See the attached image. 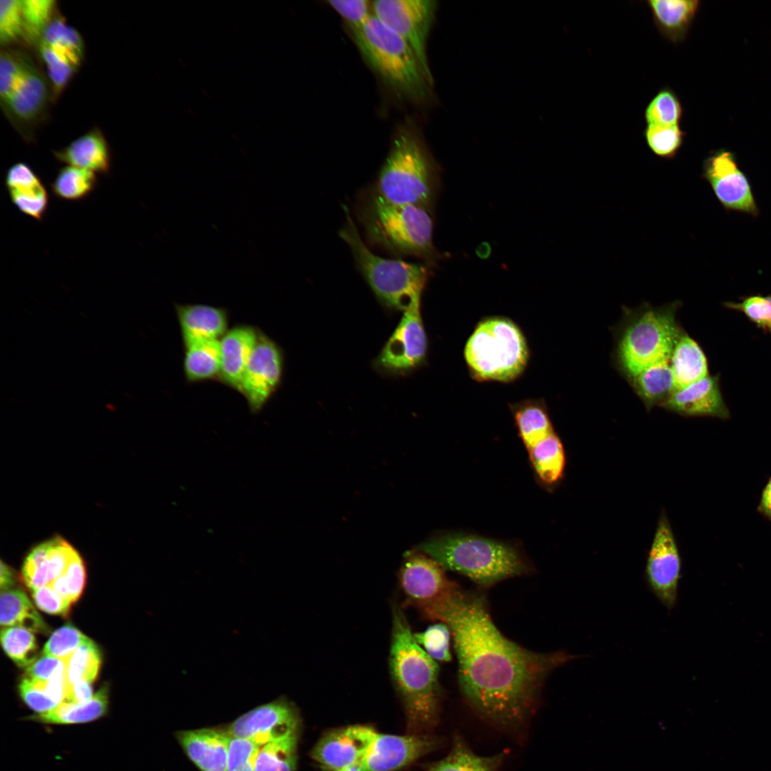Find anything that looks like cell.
<instances>
[{"mask_svg": "<svg viewBox=\"0 0 771 771\" xmlns=\"http://www.w3.org/2000/svg\"><path fill=\"white\" fill-rule=\"evenodd\" d=\"M632 379L636 393L648 408L660 405L675 390L670 360L651 365Z\"/></svg>", "mask_w": 771, "mask_h": 771, "instance_id": "32", "label": "cell"}, {"mask_svg": "<svg viewBox=\"0 0 771 771\" xmlns=\"http://www.w3.org/2000/svg\"><path fill=\"white\" fill-rule=\"evenodd\" d=\"M0 623L3 628L16 626L41 633L49 631L31 601L19 589L1 592Z\"/></svg>", "mask_w": 771, "mask_h": 771, "instance_id": "31", "label": "cell"}, {"mask_svg": "<svg viewBox=\"0 0 771 771\" xmlns=\"http://www.w3.org/2000/svg\"><path fill=\"white\" fill-rule=\"evenodd\" d=\"M344 211L346 223L338 235L349 246L358 270L378 299L390 308L403 311L420 301L427 267L373 253L361 238L348 208L344 207Z\"/></svg>", "mask_w": 771, "mask_h": 771, "instance_id": "7", "label": "cell"}, {"mask_svg": "<svg viewBox=\"0 0 771 771\" xmlns=\"http://www.w3.org/2000/svg\"><path fill=\"white\" fill-rule=\"evenodd\" d=\"M357 216L369 244L392 255L420 258L428 265L438 258L429 209L389 202L373 188L359 201Z\"/></svg>", "mask_w": 771, "mask_h": 771, "instance_id": "3", "label": "cell"}, {"mask_svg": "<svg viewBox=\"0 0 771 771\" xmlns=\"http://www.w3.org/2000/svg\"><path fill=\"white\" fill-rule=\"evenodd\" d=\"M771 330V329H770Z\"/></svg>", "mask_w": 771, "mask_h": 771, "instance_id": "61", "label": "cell"}, {"mask_svg": "<svg viewBox=\"0 0 771 771\" xmlns=\"http://www.w3.org/2000/svg\"><path fill=\"white\" fill-rule=\"evenodd\" d=\"M79 555L64 538H50L29 550L23 563L22 580L31 591L49 585L66 573Z\"/></svg>", "mask_w": 771, "mask_h": 771, "instance_id": "19", "label": "cell"}, {"mask_svg": "<svg viewBox=\"0 0 771 771\" xmlns=\"http://www.w3.org/2000/svg\"><path fill=\"white\" fill-rule=\"evenodd\" d=\"M530 462L538 478L546 484L558 481L564 470L563 446L553 432L528 449Z\"/></svg>", "mask_w": 771, "mask_h": 771, "instance_id": "34", "label": "cell"}, {"mask_svg": "<svg viewBox=\"0 0 771 771\" xmlns=\"http://www.w3.org/2000/svg\"><path fill=\"white\" fill-rule=\"evenodd\" d=\"M465 358L480 380L513 381L525 370L528 351L519 328L511 321L493 318L480 322L465 347Z\"/></svg>", "mask_w": 771, "mask_h": 771, "instance_id": "8", "label": "cell"}, {"mask_svg": "<svg viewBox=\"0 0 771 771\" xmlns=\"http://www.w3.org/2000/svg\"><path fill=\"white\" fill-rule=\"evenodd\" d=\"M389 667L403 702L408 734H423L438 722L442 691L439 667L416 642L401 608L392 609Z\"/></svg>", "mask_w": 771, "mask_h": 771, "instance_id": "2", "label": "cell"}, {"mask_svg": "<svg viewBox=\"0 0 771 771\" xmlns=\"http://www.w3.org/2000/svg\"><path fill=\"white\" fill-rule=\"evenodd\" d=\"M298 735L260 747L255 771H296Z\"/></svg>", "mask_w": 771, "mask_h": 771, "instance_id": "37", "label": "cell"}, {"mask_svg": "<svg viewBox=\"0 0 771 771\" xmlns=\"http://www.w3.org/2000/svg\"><path fill=\"white\" fill-rule=\"evenodd\" d=\"M101 663L100 651L89 639L66 658V675L68 682L85 680L92 683L98 675Z\"/></svg>", "mask_w": 771, "mask_h": 771, "instance_id": "41", "label": "cell"}, {"mask_svg": "<svg viewBox=\"0 0 771 771\" xmlns=\"http://www.w3.org/2000/svg\"><path fill=\"white\" fill-rule=\"evenodd\" d=\"M436 8V1L433 0L373 1V16L409 45L432 85L433 79L428 61L426 46Z\"/></svg>", "mask_w": 771, "mask_h": 771, "instance_id": "10", "label": "cell"}, {"mask_svg": "<svg viewBox=\"0 0 771 771\" xmlns=\"http://www.w3.org/2000/svg\"><path fill=\"white\" fill-rule=\"evenodd\" d=\"M91 683L78 680L69 683L65 700L63 702H82L90 700L93 694Z\"/></svg>", "mask_w": 771, "mask_h": 771, "instance_id": "56", "label": "cell"}, {"mask_svg": "<svg viewBox=\"0 0 771 771\" xmlns=\"http://www.w3.org/2000/svg\"><path fill=\"white\" fill-rule=\"evenodd\" d=\"M675 390L683 388L707 376L706 357L699 345L682 333L670 357Z\"/></svg>", "mask_w": 771, "mask_h": 771, "instance_id": "28", "label": "cell"}, {"mask_svg": "<svg viewBox=\"0 0 771 771\" xmlns=\"http://www.w3.org/2000/svg\"><path fill=\"white\" fill-rule=\"evenodd\" d=\"M24 35L21 0L0 1V42L7 46Z\"/></svg>", "mask_w": 771, "mask_h": 771, "instance_id": "48", "label": "cell"}, {"mask_svg": "<svg viewBox=\"0 0 771 771\" xmlns=\"http://www.w3.org/2000/svg\"><path fill=\"white\" fill-rule=\"evenodd\" d=\"M85 583L86 567L81 555H79L72 562L66 573L49 586L64 599L73 603L82 594Z\"/></svg>", "mask_w": 771, "mask_h": 771, "instance_id": "49", "label": "cell"}, {"mask_svg": "<svg viewBox=\"0 0 771 771\" xmlns=\"http://www.w3.org/2000/svg\"><path fill=\"white\" fill-rule=\"evenodd\" d=\"M366 61L397 95L413 102L428 99L433 85L409 45L373 15L352 33Z\"/></svg>", "mask_w": 771, "mask_h": 771, "instance_id": "6", "label": "cell"}, {"mask_svg": "<svg viewBox=\"0 0 771 771\" xmlns=\"http://www.w3.org/2000/svg\"><path fill=\"white\" fill-rule=\"evenodd\" d=\"M340 771H364L361 762H357L341 769Z\"/></svg>", "mask_w": 771, "mask_h": 771, "instance_id": "59", "label": "cell"}, {"mask_svg": "<svg viewBox=\"0 0 771 771\" xmlns=\"http://www.w3.org/2000/svg\"><path fill=\"white\" fill-rule=\"evenodd\" d=\"M89 640L75 627L66 624L53 633L44 645L43 655L66 659Z\"/></svg>", "mask_w": 771, "mask_h": 771, "instance_id": "47", "label": "cell"}, {"mask_svg": "<svg viewBox=\"0 0 771 771\" xmlns=\"http://www.w3.org/2000/svg\"><path fill=\"white\" fill-rule=\"evenodd\" d=\"M259 748L251 741L231 736L226 771H255Z\"/></svg>", "mask_w": 771, "mask_h": 771, "instance_id": "51", "label": "cell"}, {"mask_svg": "<svg viewBox=\"0 0 771 771\" xmlns=\"http://www.w3.org/2000/svg\"><path fill=\"white\" fill-rule=\"evenodd\" d=\"M259 332L249 326H238L227 331L220 339L219 377L230 387L238 390L246 366L258 341Z\"/></svg>", "mask_w": 771, "mask_h": 771, "instance_id": "26", "label": "cell"}, {"mask_svg": "<svg viewBox=\"0 0 771 771\" xmlns=\"http://www.w3.org/2000/svg\"><path fill=\"white\" fill-rule=\"evenodd\" d=\"M55 158L67 166L108 175L111 168V153L103 132L94 128L64 148L52 151Z\"/></svg>", "mask_w": 771, "mask_h": 771, "instance_id": "24", "label": "cell"}, {"mask_svg": "<svg viewBox=\"0 0 771 771\" xmlns=\"http://www.w3.org/2000/svg\"><path fill=\"white\" fill-rule=\"evenodd\" d=\"M184 346L220 340L227 332L228 316L223 308L206 304H176Z\"/></svg>", "mask_w": 771, "mask_h": 771, "instance_id": "25", "label": "cell"}, {"mask_svg": "<svg viewBox=\"0 0 771 771\" xmlns=\"http://www.w3.org/2000/svg\"><path fill=\"white\" fill-rule=\"evenodd\" d=\"M329 6L348 24L352 33L363 28L373 16V1L368 0H329Z\"/></svg>", "mask_w": 771, "mask_h": 771, "instance_id": "50", "label": "cell"}, {"mask_svg": "<svg viewBox=\"0 0 771 771\" xmlns=\"http://www.w3.org/2000/svg\"><path fill=\"white\" fill-rule=\"evenodd\" d=\"M51 97L49 84L29 59L24 76L4 108L12 119L22 124H34L45 111Z\"/></svg>", "mask_w": 771, "mask_h": 771, "instance_id": "22", "label": "cell"}, {"mask_svg": "<svg viewBox=\"0 0 771 771\" xmlns=\"http://www.w3.org/2000/svg\"><path fill=\"white\" fill-rule=\"evenodd\" d=\"M32 597L42 611L64 617L68 615L72 604L49 585L33 590Z\"/></svg>", "mask_w": 771, "mask_h": 771, "instance_id": "53", "label": "cell"}, {"mask_svg": "<svg viewBox=\"0 0 771 771\" xmlns=\"http://www.w3.org/2000/svg\"><path fill=\"white\" fill-rule=\"evenodd\" d=\"M771 514V513H770Z\"/></svg>", "mask_w": 771, "mask_h": 771, "instance_id": "60", "label": "cell"}, {"mask_svg": "<svg viewBox=\"0 0 771 771\" xmlns=\"http://www.w3.org/2000/svg\"><path fill=\"white\" fill-rule=\"evenodd\" d=\"M1 642L5 652L18 666L27 667L36 660L38 645L32 631L16 626L2 628Z\"/></svg>", "mask_w": 771, "mask_h": 771, "instance_id": "40", "label": "cell"}, {"mask_svg": "<svg viewBox=\"0 0 771 771\" xmlns=\"http://www.w3.org/2000/svg\"><path fill=\"white\" fill-rule=\"evenodd\" d=\"M443 568L462 574L481 587L527 574L531 568L518 548L475 535L450 533L430 539L419 548Z\"/></svg>", "mask_w": 771, "mask_h": 771, "instance_id": "4", "label": "cell"}, {"mask_svg": "<svg viewBox=\"0 0 771 771\" xmlns=\"http://www.w3.org/2000/svg\"><path fill=\"white\" fill-rule=\"evenodd\" d=\"M422 614L448 626L464 697L503 727L523 724L548 675L579 657L562 650L537 652L510 640L494 624L484 596L459 586Z\"/></svg>", "mask_w": 771, "mask_h": 771, "instance_id": "1", "label": "cell"}, {"mask_svg": "<svg viewBox=\"0 0 771 771\" xmlns=\"http://www.w3.org/2000/svg\"><path fill=\"white\" fill-rule=\"evenodd\" d=\"M282 371L283 358L278 346L259 332L238 388L252 412L260 410L273 394Z\"/></svg>", "mask_w": 771, "mask_h": 771, "instance_id": "15", "label": "cell"}, {"mask_svg": "<svg viewBox=\"0 0 771 771\" xmlns=\"http://www.w3.org/2000/svg\"><path fill=\"white\" fill-rule=\"evenodd\" d=\"M14 572L2 560L1 562L0 588L1 591L11 589L15 584Z\"/></svg>", "mask_w": 771, "mask_h": 771, "instance_id": "57", "label": "cell"}, {"mask_svg": "<svg viewBox=\"0 0 771 771\" xmlns=\"http://www.w3.org/2000/svg\"><path fill=\"white\" fill-rule=\"evenodd\" d=\"M66 659L44 655L26 667L25 677L31 681L44 682L66 671Z\"/></svg>", "mask_w": 771, "mask_h": 771, "instance_id": "52", "label": "cell"}, {"mask_svg": "<svg viewBox=\"0 0 771 771\" xmlns=\"http://www.w3.org/2000/svg\"><path fill=\"white\" fill-rule=\"evenodd\" d=\"M703 176L726 208L755 214L757 206L750 185L731 153L720 151L704 162Z\"/></svg>", "mask_w": 771, "mask_h": 771, "instance_id": "17", "label": "cell"}, {"mask_svg": "<svg viewBox=\"0 0 771 771\" xmlns=\"http://www.w3.org/2000/svg\"><path fill=\"white\" fill-rule=\"evenodd\" d=\"M176 739L201 771H226L231 735L227 730L201 728L178 731Z\"/></svg>", "mask_w": 771, "mask_h": 771, "instance_id": "20", "label": "cell"}, {"mask_svg": "<svg viewBox=\"0 0 771 771\" xmlns=\"http://www.w3.org/2000/svg\"><path fill=\"white\" fill-rule=\"evenodd\" d=\"M108 698V687L103 686L87 701L64 702L49 712L34 715L31 719L42 723L55 725L91 722L102 717L107 712Z\"/></svg>", "mask_w": 771, "mask_h": 771, "instance_id": "29", "label": "cell"}, {"mask_svg": "<svg viewBox=\"0 0 771 771\" xmlns=\"http://www.w3.org/2000/svg\"><path fill=\"white\" fill-rule=\"evenodd\" d=\"M679 305L645 308L625 327L618 346L620 363L631 377L656 363L670 360L682 335L675 318Z\"/></svg>", "mask_w": 771, "mask_h": 771, "instance_id": "9", "label": "cell"}, {"mask_svg": "<svg viewBox=\"0 0 771 771\" xmlns=\"http://www.w3.org/2000/svg\"><path fill=\"white\" fill-rule=\"evenodd\" d=\"M426 351V334L420 301H418L404 311L400 323L377 358V366L389 373H405L421 364Z\"/></svg>", "mask_w": 771, "mask_h": 771, "instance_id": "14", "label": "cell"}, {"mask_svg": "<svg viewBox=\"0 0 771 771\" xmlns=\"http://www.w3.org/2000/svg\"><path fill=\"white\" fill-rule=\"evenodd\" d=\"M762 505L765 510L771 513V479L767 483L762 494Z\"/></svg>", "mask_w": 771, "mask_h": 771, "instance_id": "58", "label": "cell"}, {"mask_svg": "<svg viewBox=\"0 0 771 771\" xmlns=\"http://www.w3.org/2000/svg\"><path fill=\"white\" fill-rule=\"evenodd\" d=\"M38 46L47 70L51 98L56 100L82 62L64 50L45 42L39 41Z\"/></svg>", "mask_w": 771, "mask_h": 771, "instance_id": "35", "label": "cell"}, {"mask_svg": "<svg viewBox=\"0 0 771 771\" xmlns=\"http://www.w3.org/2000/svg\"><path fill=\"white\" fill-rule=\"evenodd\" d=\"M24 35L28 41L39 43L41 37L55 16L54 0H21Z\"/></svg>", "mask_w": 771, "mask_h": 771, "instance_id": "43", "label": "cell"}, {"mask_svg": "<svg viewBox=\"0 0 771 771\" xmlns=\"http://www.w3.org/2000/svg\"><path fill=\"white\" fill-rule=\"evenodd\" d=\"M519 435L527 450L554 432L547 411L542 405L530 403L515 413Z\"/></svg>", "mask_w": 771, "mask_h": 771, "instance_id": "38", "label": "cell"}, {"mask_svg": "<svg viewBox=\"0 0 771 771\" xmlns=\"http://www.w3.org/2000/svg\"><path fill=\"white\" fill-rule=\"evenodd\" d=\"M683 109L675 91L669 86L662 87L651 99L644 112L647 125L680 126Z\"/></svg>", "mask_w": 771, "mask_h": 771, "instance_id": "39", "label": "cell"}, {"mask_svg": "<svg viewBox=\"0 0 771 771\" xmlns=\"http://www.w3.org/2000/svg\"><path fill=\"white\" fill-rule=\"evenodd\" d=\"M39 41L61 49L81 61L84 59L85 47L83 38L76 29L67 24L63 17H54Z\"/></svg>", "mask_w": 771, "mask_h": 771, "instance_id": "44", "label": "cell"}, {"mask_svg": "<svg viewBox=\"0 0 771 771\" xmlns=\"http://www.w3.org/2000/svg\"><path fill=\"white\" fill-rule=\"evenodd\" d=\"M98 185L96 173L75 166L61 167L51 183L54 196L66 201H79L93 193Z\"/></svg>", "mask_w": 771, "mask_h": 771, "instance_id": "36", "label": "cell"}, {"mask_svg": "<svg viewBox=\"0 0 771 771\" xmlns=\"http://www.w3.org/2000/svg\"><path fill=\"white\" fill-rule=\"evenodd\" d=\"M376 733L371 727L361 725L329 731L319 739L311 755L325 770L340 771L361 762Z\"/></svg>", "mask_w": 771, "mask_h": 771, "instance_id": "18", "label": "cell"}, {"mask_svg": "<svg viewBox=\"0 0 771 771\" xmlns=\"http://www.w3.org/2000/svg\"><path fill=\"white\" fill-rule=\"evenodd\" d=\"M438 184L435 165L423 142L408 128H400L379 171L375 190L389 202L430 210Z\"/></svg>", "mask_w": 771, "mask_h": 771, "instance_id": "5", "label": "cell"}, {"mask_svg": "<svg viewBox=\"0 0 771 771\" xmlns=\"http://www.w3.org/2000/svg\"><path fill=\"white\" fill-rule=\"evenodd\" d=\"M732 306L741 310L755 323L771 329V296H752Z\"/></svg>", "mask_w": 771, "mask_h": 771, "instance_id": "54", "label": "cell"}, {"mask_svg": "<svg viewBox=\"0 0 771 771\" xmlns=\"http://www.w3.org/2000/svg\"><path fill=\"white\" fill-rule=\"evenodd\" d=\"M440 738L428 733L395 735L376 732L361 761L364 771H395L438 748Z\"/></svg>", "mask_w": 771, "mask_h": 771, "instance_id": "16", "label": "cell"}, {"mask_svg": "<svg viewBox=\"0 0 771 771\" xmlns=\"http://www.w3.org/2000/svg\"><path fill=\"white\" fill-rule=\"evenodd\" d=\"M399 579L406 603L421 613L458 587L447 577L443 567L423 552L407 553Z\"/></svg>", "mask_w": 771, "mask_h": 771, "instance_id": "13", "label": "cell"}, {"mask_svg": "<svg viewBox=\"0 0 771 771\" xmlns=\"http://www.w3.org/2000/svg\"><path fill=\"white\" fill-rule=\"evenodd\" d=\"M19 690L24 702L36 714L49 712L59 705L36 688L25 677L19 683Z\"/></svg>", "mask_w": 771, "mask_h": 771, "instance_id": "55", "label": "cell"}, {"mask_svg": "<svg viewBox=\"0 0 771 771\" xmlns=\"http://www.w3.org/2000/svg\"><path fill=\"white\" fill-rule=\"evenodd\" d=\"M183 370L188 381H201L219 376L220 340L198 341L185 346Z\"/></svg>", "mask_w": 771, "mask_h": 771, "instance_id": "33", "label": "cell"}, {"mask_svg": "<svg viewBox=\"0 0 771 771\" xmlns=\"http://www.w3.org/2000/svg\"><path fill=\"white\" fill-rule=\"evenodd\" d=\"M507 753L483 757L474 753L458 735L453 737L451 750L443 759L424 764L425 771H499Z\"/></svg>", "mask_w": 771, "mask_h": 771, "instance_id": "30", "label": "cell"}, {"mask_svg": "<svg viewBox=\"0 0 771 771\" xmlns=\"http://www.w3.org/2000/svg\"><path fill=\"white\" fill-rule=\"evenodd\" d=\"M5 186L12 203L22 213L41 221L49 206V194L39 176L24 162L11 165Z\"/></svg>", "mask_w": 771, "mask_h": 771, "instance_id": "21", "label": "cell"}, {"mask_svg": "<svg viewBox=\"0 0 771 771\" xmlns=\"http://www.w3.org/2000/svg\"><path fill=\"white\" fill-rule=\"evenodd\" d=\"M29 58L23 53L1 50L0 54V99L5 106L24 76Z\"/></svg>", "mask_w": 771, "mask_h": 771, "instance_id": "45", "label": "cell"}, {"mask_svg": "<svg viewBox=\"0 0 771 771\" xmlns=\"http://www.w3.org/2000/svg\"><path fill=\"white\" fill-rule=\"evenodd\" d=\"M681 560L671 528L663 515L648 553L645 579L656 598L668 611L677 604Z\"/></svg>", "mask_w": 771, "mask_h": 771, "instance_id": "12", "label": "cell"}, {"mask_svg": "<svg viewBox=\"0 0 771 771\" xmlns=\"http://www.w3.org/2000/svg\"><path fill=\"white\" fill-rule=\"evenodd\" d=\"M685 133L680 126L647 125L643 131L645 143L653 154L673 159L681 148Z\"/></svg>", "mask_w": 771, "mask_h": 771, "instance_id": "42", "label": "cell"}, {"mask_svg": "<svg viewBox=\"0 0 771 771\" xmlns=\"http://www.w3.org/2000/svg\"><path fill=\"white\" fill-rule=\"evenodd\" d=\"M647 6L658 32L678 44L687 35L699 8L698 0H647Z\"/></svg>", "mask_w": 771, "mask_h": 771, "instance_id": "27", "label": "cell"}, {"mask_svg": "<svg viewBox=\"0 0 771 771\" xmlns=\"http://www.w3.org/2000/svg\"><path fill=\"white\" fill-rule=\"evenodd\" d=\"M660 405L687 415H712L721 418L728 415L717 379L710 376H706L683 388L675 390Z\"/></svg>", "mask_w": 771, "mask_h": 771, "instance_id": "23", "label": "cell"}, {"mask_svg": "<svg viewBox=\"0 0 771 771\" xmlns=\"http://www.w3.org/2000/svg\"><path fill=\"white\" fill-rule=\"evenodd\" d=\"M451 632L444 623L432 625L424 631L414 633L419 645L435 661L449 662L452 655L450 651Z\"/></svg>", "mask_w": 771, "mask_h": 771, "instance_id": "46", "label": "cell"}, {"mask_svg": "<svg viewBox=\"0 0 771 771\" xmlns=\"http://www.w3.org/2000/svg\"><path fill=\"white\" fill-rule=\"evenodd\" d=\"M300 716L295 705L285 697L258 706L239 716L226 729L234 737L259 747L298 735Z\"/></svg>", "mask_w": 771, "mask_h": 771, "instance_id": "11", "label": "cell"}]
</instances>
